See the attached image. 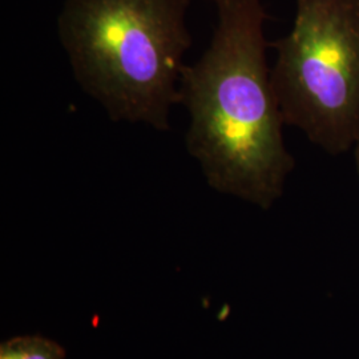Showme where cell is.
Listing matches in <instances>:
<instances>
[{
	"label": "cell",
	"instance_id": "cell-1",
	"mask_svg": "<svg viewBox=\"0 0 359 359\" xmlns=\"http://www.w3.org/2000/svg\"><path fill=\"white\" fill-rule=\"evenodd\" d=\"M215 3L210 46L180 77V103L191 115L187 148L209 187L266 209L294 168L266 65L268 15L261 0Z\"/></svg>",
	"mask_w": 359,
	"mask_h": 359
},
{
	"label": "cell",
	"instance_id": "cell-2",
	"mask_svg": "<svg viewBox=\"0 0 359 359\" xmlns=\"http://www.w3.org/2000/svg\"><path fill=\"white\" fill-rule=\"evenodd\" d=\"M188 0H67L59 38L77 83L115 121L169 129L182 57L192 44Z\"/></svg>",
	"mask_w": 359,
	"mask_h": 359
},
{
	"label": "cell",
	"instance_id": "cell-3",
	"mask_svg": "<svg viewBox=\"0 0 359 359\" xmlns=\"http://www.w3.org/2000/svg\"><path fill=\"white\" fill-rule=\"evenodd\" d=\"M270 71L283 123L330 154L359 139V0H295Z\"/></svg>",
	"mask_w": 359,
	"mask_h": 359
},
{
	"label": "cell",
	"instance_id": "cell-4",
	"mask_svg": "<svg viewBox=\"0 0 359 359\" xmlns=\"http://www.w3.org/2000/svg\"><path fill=\"white\" fill-rule=\"evenodd\" d=\"M0 359H65V350L41 335H19L0 345Z\"/></svg>",
	"mask_w": 359,
	"mask_h": 359
},
{
	"label": "cell",
	"instance_id": "cell-5",
	"mask_svg": "<svg viewBox=\"0 0 359 359\" xmlns=\"http://www.w3.org/2000/svg\"><path fill=\"white\" fill-rule=\"evenodd\" d=\"M354 154H355V164H357V170H358L359 175V139L354 145Z\"/></svg>",
	"mask_w": 359,
	"mask_h": 359
}]
</instances>
